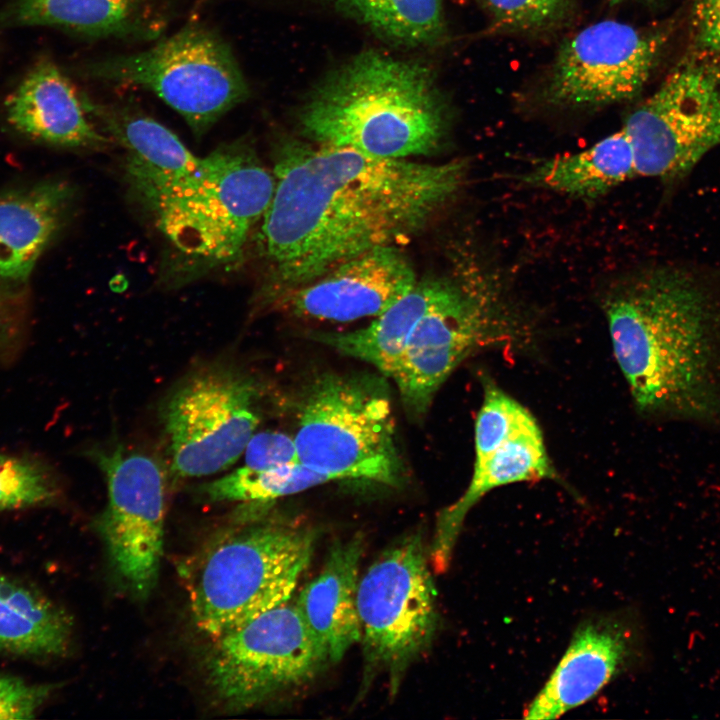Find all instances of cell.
<instances>
[{"instance_id": "6da1fadb", "label": "cell", "mask_w": 720, "mask_h": 720, "mask_svg": "<svg viewBox=\"0 0 720 720\" xmlns=\"http://www.w3.org/2000/svg\"><path fill=\"white\" fill-rule=\"evenodd\" d=\"M464 160L423 163L286 138L261 241L272 298L420 231L464 182Z\"/></svg>"}, {"instance_id": "7a4b0ae2", "label": "cell", "mask_w": 720, "mask_h": 720, "mask_svg": "<svg viewBox=\"0 0 720 720\" xmlns=\"http://www.w3.org/2000/svg\"><path fill=\"white\" fill-rule=\"evenodd\" d=\"M613 352L638 411L720 431V292L694 273H640L604 301Z\"/></svg>"}, {"instance_id": "3957f363", "label": "cell", "mask_w": 720, "mask_h": 720, "mask_svg": "<svg viewBox=\"0 0 720 720\" xmlns=\"http://www.w3.org/2000/svg\"><path fill=\"white\" fill-rule=\"evenodd\" d=\"M302 137L385 158L430 155L448 129V109L431 70L367 51L331 71L297 112Z\"/></svg>"}, {"instance_id": "277c9868", "label": "cell", "mask_w": 720, "mask_h": 720, "mask_svg": "<svg viewBox=\"0 0 720 720\" xmlns=\"http://www.w3.org/2000/svg\"><path fill=\"white\" fill-rule=\"evenodd\" d=\"M134 191L183 254L208 264L238 260L273 197V172L246 143L225 144L190 172L171 174L128 156Z\"/></svg>"}, {"instance_id": "5b68a950", "label": "cell", "mask_w": 720, "mask_h": 720, "mask_svg": "<svg viewBox=\"0 0 720 720\" xmlns=\"http://www.w3.org/2000/svg\"><path fill=\"white\" fill-rule=\"evenodd\" d=\"M314 542L312 530L272 521L215 540L189 576L195 625L214 640L291 600Z\"/></svg>"}, {"instance_id": "8992f818", "label": "cell", "mask_w": 720, "mask_h": 720, "mask_svg": "<svg viewBox=\"0 0 720 720\" xmlns=\"http://www.w3.org/2000/svg\"><path fill=\"white\" fill-rule=\"evenodd\" d=\"M299 462L337 480L401 483L404 466L382 379L324 373L302 396L294 435Z\"/></svg>"}, {"instance_id": "52a82bcc", "label": "cell", "mask_w": 720, "mask_h": 720, "mask_svg": "<svg viewBox=\"0 0 720 720\" xmlns=\"http://www.w3.org/2000/svg\"><path fill=\"white\" fill-rule=\"evenodd\" d=\"M87 74L152 91L184 118L196 136L250 95L229 45L197 23L142 52L94 62Z\"/></svg>"}, {"instance_id": "ba28073f", "label": "cell", "mask_w": 720, "mask_h": 720, "mask_svg": "<svg viewBox=\"0 0 720 720\" xmlns=\"http://www.w3.org/2000/svg\"><path fill=\"white\" fill-rule=\"evenodd\" d=\"M420 535L401 538L374 561L357 590L365 682L386 673L395 695L438 625L436 593Z\"/></svg>"}, {"instance_id": "9c48e42d", "label": "cell", "mask_w": 720, "mask_h": 720, "mask_svg": "<svg viewBox=\"0 0 720 720\" xmlns=\"http://www.w3.org/2000/svg\"><path fill=\"white\" fill-rule=\"evenodd\" d=\"M258 399L255 380L232 367H207L187 376L162 409L171 472L203 477L232 466L259 425Z\"/></svg>"}, {"instance_id": "30bf717a", "label": "cell", "mask_w": 720, "mask_h": 720, "mask_svg": "<svg viewBox=\"0 0 720 720\" xmlns=\"http://www.w3.org/2000/svg\"><path fill=\"white\" fill-rule=\"evenodd\" d=\"M328 663L289 600L214 639L206 673L227 708L244 710L312 680Z\"/></svg>"}, {"instance_id": "8fae6325", "label": "cell", "mask_w": 720, "mask_h": 720, "mask_svg": "<svg viewBox=\"0 0 720 720\" xmlns=\"http://www.w3.org/2000/svg\"><path fill=\"white\" fill-rule=\"evenodd\" d=\"M637 176H685L720 146V70L709 62L675 69L626 119Z\"/></svg>"}, {"instance_id": "7c38bea8", "label": "cell", "mask_w": 720, "mask_h": 720, "mask_svg": "<svg viewBox=\"0 0 720 720\" xmlns=\"http://www.w3.org/2000/svg\"><path fill=\"white\" fill-rule=\"evenodd\" d=\"M487 287L451 280L414 326L392 378L406 410L424 415L451 373L506 330L498 299Z\"/></svg>"}, {"instance_id": "4fadbf2b", "label": "cell", "mask_w": 720, "mask_h": 720, "mask_svg": "<svg viewBox=\"0 0 720 720\" xmlns=\"http://www.w3.org/2000/svg\"><path fill=\"white\" fill-rule=\"evenodd\" d=\"M91 456L105 475L107 504L98 519L122 584L145 598L159 572L164 534V477L157 461L118 446Z\"/></svg>"}, {"instance_id": "5bb4252c", "label": "cell", "mask_w": 720, "mask_h": 720, "mask_svg": "<svg viewBox=\"0 0 720 720\" xmlns=\"http://www.w3.org/2000/svg\"><path fill=\"white\" fill-rule=\"evenodd\" d=\"M661 38L617 20L591 24L565 41L547 95L567 107H600L637 95L656 63Z\"/></svg>"}, {"instance_id": "9a60e30c", "label": "cell", "mask_w": 720, "mask_h": 720, "mask_svg": "<svg viewBox=\"0 0 720 720\" xmlns=\"http://www.w3.org/2000/svg\"><path fill=\"white\" fill-rule=\"evenodd\" d=\"M417 281L412 264L397 246H381L269 302L296 318L350 322L379 316Z\"/></svg>"}, {"instance_id": "2e32d148", "label": "cell", "mask_w": 720, "mask_h": 720, "mask_svg": "<svg viewBox=\"0 0 720 720\" xmlns=\"http://www.w3.org/2000/svg\"><path fill=\"white\" fill-rule=\"evenodd\" d=\"M636 649L634 629L623 621L598 618L581 624L524 718L556 719L585 704L630 662Z\"/></svg>"}, {"instance_id": "e0dca14e", "label": "cell", "mask_w": 720, "mask_h": 720, "mask_svg": "<svg viewBox=\"0 0 720 720\" xmlns=\"http://www.w3.org/2000/svg\"><path fill=\"white\" fill-rule=\"evenodd\" d=\"M5 109L15 129L40 141L71 148H100L110 141L89 120L84 97L47 58L31 67Z\"/></svg>"}, {"instance_id": "ac0fdd59", "label": "cell", "mask_w": 720, "mask_h": 720, "mask_svg": "<svg viewBox=\"0 0 720 720\" xmlns=\"http://www.w3.org/2000/svg\"><path fill=\"white\" fill-rule=\"evenodd\" d=\"M171 16L170 0H12L0 25L47 26L95 38L158 37Z\"/></svg>"}, {"instance_id": "d6986e66", "label": "cell", "mask_w": 720, "mask_h": 720, "mask_svg": "<svg viewBox=\"0 0 720 720\" xmlns=\"http://www.w3.org/2000/svg\"><path fill=\"white\" fill-rule=\"evenodd\" d=\"M363 547L360 534L333 544L321 571L295 600L329 663L339 662L361 639L357 590Z\"/></svg>"}, {"instance_id": "ffe728a7", "label": "cell", "mask_w": 720, "mask_h": 720, "mask_svg": "<svg viewBox=\"0 0 720 720\" xmlns=\"http://www.w3.org/2000/svg\"><path fill=\"white\" fill-rule=\"evenodd\" d=\"M556 477L539 425L511 437L488 455L475 458L467 489L437 516L429 553L434 571L447 570L464 520L483 496L508 484Z\"/></svg>"}, {"instance_id": "44dd1931", "label": "cell", "mask_w": 720, "mask_h": 720, "mask_svg": "<svg viewBox=\"0 0 720 720\" xmlns=\"http://www.w3.org/2000/svg\"><path fill=\"white\" fill-rule=\"evenodd\" d=\"M450 279L429 278L414 287L368 326L346 332L317 331L310 338L392 376L419 319L440 298Z\"/></svg>"}, {"instance_id": "7402d4cb", "label": "cell", "mask_w": 720, "mask_h": 720, "mask_svg": "<svg viewBox=\"0 0 720 720\" xmlns=\"http://www.w3.org/2000/svg\"><path fill=\"white\" fill-rule=\"evenodd\" d=\"M72 620L29 584L0 573V653L59 657L71 644Z\"/></svg>"}, {"instance_id": "603a6c76", "label": "cell", "mask_w": 720, "mask_h": 720, "mask_svg": "<svg viewBox=\"0 0 720 720\" xmlns=\"http://www.w3.org/2000/svg\"><path fill=\"white\" fill-rule=\"evenodd\" d=\"M63 185L0 197V276L25 279L54 234L67 200Z\"/></svg>"}, {"instance_id": "cb8c5ba5", "label": "cell", "mask_w": 720, "mask_h": 720, "mask_svg": "<svg viewBox=\"0 0 720 720\" xmlns=\"http://www.w3.org/2000/svg\"><path fill=\"white\" fill-rule=\"evenodd\" d=\"M635 176L633 151L621 128L584 150L541 162L525 180L535 187L587 200L599 198Z\"/></svg>"}, {"instance_id": "d4e9b609", "label": "cell", "mask_w": 720, "mask_h": 720, "mask_svg": "<svg viewBox=\"0 0 720 720\" xmlns=\"http://www.w3.org/2000/svg\"><path fill=\"white\" fill-rule=\"evenodd\" d=\"M84 103L107 136L143 164L171 174L187 173L199 165L201 158L155 119L127 106L97 103L86 96Z\"/></svg>"}, {"instance_id": "484cf974", "label": "cell", "mask_w": 720, "mask_h": 720, "mask_svg": "<svg viewBox=\"0 0 720 720\" xmlns=\"http://www.w3.org/2000/svg\"><path fill=\"white\" fill-rule=\"evenodd\" d=\"M349 16L392 43L432 45L445 34L442 0H313Z\"/></svg>"}, {"instance_id": "4316f807", "label": "cell", "mask_w": 720, "mask_h": 720, "mask_svg": "<svg viewBox=\"0 0 720 720\" xmlns=\"http://www.w3.org/2000/svg\"><path fill=\"white\" fill-rule=\"evenodd\" d=\"M330 481L331 477L298 462L265 470L241 466L200 490L214 502L267 504Z\"/></svg>"}, {"instance_id": "83f0119b", "label": "cell", "mask_w": 720, "mask_h": 720, "mask_svg": "<svg viewBox=\"0 0 720 720\" xmlns=\"http://www.w3.org/2000/svg\"><path fill=\"white\" fill-rule=\"evenodd\" d=\"M58 497L56 480L41 462L0 454V511L48 506Z\"/></svg>"}, {"instance_id": "f1b7e54d", "label": "cell", "mask_w": 720, "mask_h": 720, "mask_svg": "<svg viewBox=\"0 0 720 720\" xmlns=\"http://www.w3.org/2000/svg\"><path fill=\"white\" fill-rule=\"evenodd\" d=\"M535 426L538 423L527 408L487 380L475 422V458L488 455L511 437Z\"/></svg>"}, {"instance_id": "f546056e", "label": "cell", "mask_w": 720, "mask_h": 720, "mask_svg": "<svg viewBox=\"0 0 720 720\" xmlns=\"http://www.w3.org/2000/svg\"><path fill=\"white\" fill-rule=\"evenodd\" d=\"M55 688L56 684L29 683L0 673V720L34 718Z\"/></svg>"}, {"instance_id": "4dcf8cb0", "label": "cell", "mask_w": 720, "mask_h": 720, "mask_svg": "<svg viewBox=\"0 0 720 720\" xmlns=\"http://www.w3.org/2000/svg\"><path fill=\"white\" fill-rule=\"evenodd\" d=\"M496 21L504 26L531 29L554 21L568 0H485Z\"/></svg>"}, {"instance_id": "1f68e13d", "label": "cell", "mask_w": 720, "mask_h": 720, "mask_svg": "<svg viewBox=\"0 0 720 720\" xmlns=\"http://www.w3.org/2000/svg\"><path fill=\"white\" fill-rule=\"evenodd\" d=\"M244 465L254 470H265L298 463L294 438L277 431L254 433L244 451Z\"/></svg>"}, {"instance_id": "d6a6232c", "label": "cell", "mask_w": 720, "mask_h": 720, "mask_svg": "<svg viewBox=\"0 0 720 720\" xmlns=\"http://www.w3.org/2000/svg\"><path fill=\"white\" fill-rule=\"evenodd\" d=\"M692 26L697 46L720 61V0H692Z\"/></svg>"}]
</instances>
